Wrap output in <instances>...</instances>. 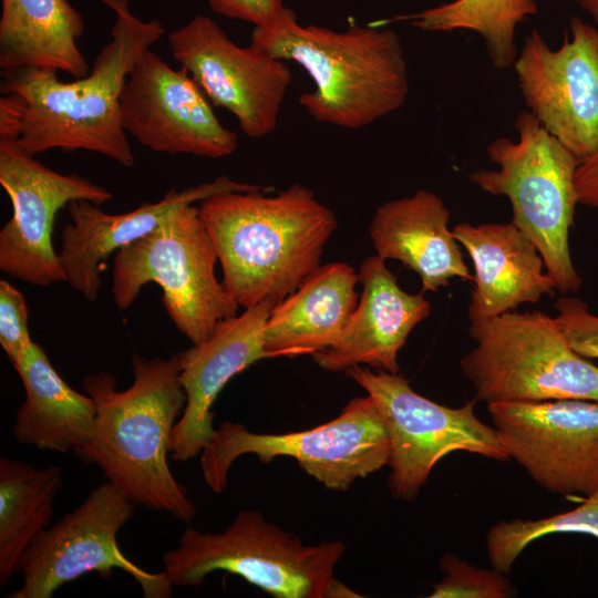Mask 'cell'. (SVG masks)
I'll return each instance as SVG.
<instances>
[{"mask_svg": "<svg viewBox=\"0 0 598 598\" xmlns=\"http://www.w3.org/2000/svg\"><path fill=\"white\" fill-rule=\"evenodd\" d=\"M217 260L198 207L184 205L115 252V305L120 311L126 310L143 286L154 282L161 287L164 308L178 331L192 344L202 343L240 307L217 280Z\"/></svg>", "mask_w": 598, "mask_h": 598, "instance_id": "8", "label": "cell"}, {"mask_svg": "<svg viewBox=\"0 0 598 598\" xmlns=\"http://www.w3.org/2000/svg\"><path fill=\"white\" fill-rule=\"evenodd\" d=\"M262 186L219 176L183 190L175 187L155 203H144L124 214H107L85 199L72 200L66 210L70 221L62 229L58 252L66 282L89 301L101 288V264L113 252L156 228L174 210L226 190H252Z\"/></svg>", "mask_w": 598, "mask_h": 598, "instance_id": "18", "label": "cell"}, {"mask_svg": "<svg viewBox=\"0 0 598 598\" xmlns=\"http://www.w3.org/2000/svg\"><path fill=\"white\" fill-rule=\"evenodd\" d=\"M362 292L341 337L330 348L312 354L330 372L354 365L399 373L398 354L411 331L431 312L423 292L409 293L378 255L367 257L358 270Z\"/></svg>", "mask_w": 598, "mask_h": 598, "instance_id": "19", "label": "cell"}, {"mask_svg": "<svg viewBox=\"0 0 598 598\" xmlns=\"http://www.w3.org/2000/svg\"><path fill=\"white\" fill-rule=\"evenodd\" d=\"M13 368L25 393L12 424L14 439L22 445L59 453L86 446L95 432L94 400L72 389L33 341Z\"/></svg>", "mask_w": 598, "mask_h": 598, "instance_id": "23", "label": "cell"}, {"mask_svg": "<svg viewBox=\"0 0 598 598\" xmlns=\"http://www.w3.org/2000/svg\"><path fill=\"white\" fill-rule=\"evenodd\" d=\"M581 9H584L587 14L595 22V25L598 28V0H575Z\"/></svg>", "mask_w": 598, "mask_h": 598, "instance_id": "33", "label": "cell"}, {"mask_svg": "<svg viewBox=\"0 0 598 598\" xmlns=\"http://www.w3.org/2000/svg\"><path fill=\"white\" fill-rule=\"evenodd\" d=\"M115 13L111 41L96 55L90 73L62 82L55 71L2 70L0 135L34 156L49 150L89 151L131 167L134 155L121 120L120 94L128 72L165 27L144 21L128 0H99Z\"/></svg>", "mask_w": 598, "mask_h": 598, "instance_id": "1", "label": "cell"}, {"mask_svg": "<svg viewBox=\"0 0 598 598\" xmlns=\"http://www.w3.org/2000/svg\"><path fill=\"white\" fill-rule=\"evenodd\" d=\"M560 533L598 538V488L576 508L539 519L502 520L486 534V551L493 568L509 574L522 551L533 542Z\"/></svg>", "mask_w": 598, "mask_h": 598, "instance_id": "27", "label": "cell"}, {"mask_svg": "<svg viewBox=\"0 0 598 598\" xmlns=\"http://www.w3.org/2000/svg\"><path fill=\"white\" fill-rule=\"evenodd\" d=\"M569 25L557 50L533 30L513 68L528 111L581 162L598 150V28Z\"/></svg>", "mask_w": 598, "mask_h": 598, "instance_id": "13", "label": "cell"}, {"mask_svg": "<svg viewBox=\"0 0 598 598\" xmlns=\"http://www.w3.org/2000/svg\"><path fill=\"white\" fill-rule=\"evenodd\" d=\"M341 540L305 545L256 509L240 511L220 533L187 526L162 557L173 587H198L214 571L241 577L276 598H359L336 578Z\"/></svg>", "mask_w": 598, "mask_h": 598, "instance_id": "5", "label": "cell"}, {"mask_svg": "<svg viewBox=\"0 0 598 598\" xmlns=\"http://www.w3.org/2000/svg\"><path fill=\"white\" fill-rule=\"evenodd\" d=\"M250 43L306 70L315 90L301 94L299 103L318 122L362 128L398 111L408 99V65L400 38L390 28L305 27L287 8L276 22L254 27Z\"/></svg>", "mask_w": 598, "mask_h": 598, "instance_id": "4", "label": "cell"}, {"mask_svg": "<svg viewBox=\"0 0 598 598\" xmlns=\"http://www.w3.org/2000/svg\"><path fill=\"white\" fill-rule=\"evenodd\" d=\"M135 503L107 480L58 523L44 529L22 556L21 586L7 598H51L63 585L86 574L127 573L146 598H167L173 586L165 573L147 571L117 545V533L132 518Z\"/></svg>", "mask_w": 598, "mask_h": 598, "instance_id": "11", "label": "cell"}, {"mask_svg": "<svg viewBox=\"0 0 598 598\" xmlns=\"http://www.w3.org/2000/svg\"><path fill=\"white\" fill-rule=\"evenodd\" d=\"M275 306L262 301L245 308L241 315L220 321L207 340L178 352L186 404L172 433L174 461L194 458L212 440L216 430L212 408L225 385L255 362L272 358L262 332Z\"/></svg>", "mask_w": 598, "mask_h": 598, "instance_id": "17", "label": "cell"}, {"mask_svg": "<svg viewBox=\"0 0 598 598\" xmlns=\"http://www.w3.org/2000/svg\"><path fill=\"white\" fill-rule=\"evenodd\" d=\"M32 342L28 328V307L23 295L7 280H0V344L11 364Z\"/></svg>", "mask_w": 598, "mask_h": 598, "instance_id": "30", "label": "cell"}, {"mask_svg": "<svg viewBox=\"0 0 598 598\" xmlns=\"http://www.w3.org/2000/svg\"><path fill=\"white\" fill-rule=\"evenodd\" d=\"M226 190L200 202V217L223 270L221 283L244 309L278 303L321 265L334 213L301 184Z\"/></svg>", "mask_w": 598, "mask_h": 598, "instance_id": "2", "label": "cell"}, {"mask_svg": "<svg viewBox=\"0 0 598 598\" xmlns=\"http://www.w3.org/2000/svg\"><path fill=\"white\" fill-rule=\"evenodd\" d=\"M575 189L578 204L598 212V150L579 162L575 172Z\"/></svg>", "mask_w": 598, "mask_h": 598, "instance_id": "32", "label": "cell"}, {"mask_svg": "<svg viewBox=\"0 0 598 598\" xmlns=\"http://www.w3.org/2000/svg\"><path fill=\"white\" fill-rule=\"evenodd\" d=\"M213 11L255 27L276 22L287 10L283 0H207Z\"/></svg>", "mask_w": 598, "mask_h": 598, "instance_id": "31", "label": "cell"}, {"mask_svg": "<svg viewBox=\"0 0 598 598\" xmlns=\"http://www.w3.org/2000/svg\"><path fill=\"white\" fill-rule=\"evenodd\" d=\"M173 58L212 105L224 107L244 134L261 138L277 126L292 74L282 60L249 44H236L209 17L196 14L168 33Z\"/></svg>", "mask_w": 598, "mask_h": 598, "instance_id": "12", "label": "cell"}, {"mask_svg": "<svg viewBox=\"0 0 598 598\" xmlns=\"http://www.w3.org/2000/svg\"><path fill=\"white\" fill-rule=\"evenodd\" d=\"M537 11L535 0H453L406 18L423 31L470 30L478 33L492 65L503 70L513 66L518 55L517 25Z\"/></svg>", "mask_w": 598, "mask_h": 598, "instance_id": "26", "label": "cell"}, {"mask_svg": "<svg viewBox=\"0 0 598 598\" xmlns=\"http://www.w3.org/2000/svg\"><path fill=\"white\" fill-rule=\"evenodd\" d=\"M133 383L117 391L109 371L86 375L85 392L96 404L92 441L74 454L96 464L135 505L188 523L196 507L168 465L175 424L186 404L178 352L169 359L132 354Z\"/></svg>", "mask_w": 598, "mask_h": 598, "instance_id": "3", "label": "cell"}, {"mask_svg": "<svg viewBox=\"0 0 598 598\" xmlns=\"http://www.w3.org/2000/svg\"><path fill=\"white\" fill-rule=\"evenodd\" d=\"M474 267V289L467 308L470 322L537 303L553 296L554 282L532 239L511 223H460L452 229Z\"/></svg>", "mask_w": 598, "mask_h": 598, "instance_id": "20", "label": "cell"}, {"mask_svg": "<svg viewBox=\"0 0 598 598\" xmlns=\"http://www.w3.org/2000/svg\"><path fill=\"white\" fill-rule=\"evenodd\" d=\"M358 271L347 262L320 265L270 311L265 349L271 357H297L332 347L358 306Z\"/></svg>", "mask_w": 598, "mask_h": 598, "instance_id": "22", "label": "cell"}, {"mask_svg": "<svg viewBox=\"0 0 598 598\" xmlns=\"http://www.w3.org/2000/svg\"><path fill=\"white\" fill-rule=\"evenodd\" d=\"M83 32V17L68 0H1L0 68L84 78L91 68L78 45Z\"/></svg>", "mask_w": 598, "mask_h": 598, "instance_id": "24", "label": "cell"}, {"mask_svg": "<svg viewBox=\"0 0 598 598\" xmlns=\"http://www.w3.org/2000/svg\"><path fill=\"white\" fill-rule=\"evenodd\" d=\"M344 372L372 398L386 429L389 488L394 498L415 499L436 463L453 452L499 462L509 458L497 430L476 416L475 398L451 408L415 392L400 373L365 365Z\"/></svg>", "mask_w": 598, "mask_h": 598, "instance_id": "10", "label": "cell"}, {"mask_svg": "<svg viewBox=\"0 0 598 598\" xmlns=\"http://www.w3.org/2000/svg\"><path fill=\"white\" fill-rule=\"evenodd\" d=\"M508 456L543 488L590 495L598 488V402L548 400L488 404Z\"/></svg>", "mask_w": 598, "mask_h": 598, "instance_id": "15", "label": "cell"}, {"mask_svg": "<svg viewBox=\"0 0 598 598\" xmlns=\"http://www.w3.org/2000/svg\"><path fill=\"white\" fill-rule=\"evenodd\" d=\"M246 454L256 455L261 463L289 456L324 487L346 491L389 464L390 441L368 394L350 400L331 421L300 432L256 433L227 421L200 452V470L208 488L224 492L231 464Z\"/></svg>", "mask_w": 598, "mask_h": 598, "instance_id": "9", "label": "cell"}, {"mask_svg": "<svg viewBox=\"0 0 598 598\" xmlns=\"http://www.w3.org/2000/svg\"><path fill=\"white\" fill-rule=\"evenodd\" d=\"M63 482L58 465L0 458V586L19 574L22 556L49 527Z\"/></svg>", "mask_w": 598, "mask_h": 598, "instance_id": "25", "label": "cell"}, {"mask_svg": "<svg viewBox=\"0 0 598 598\" xmlns=\"http://www.w3.org/2000/svg\"><path fill=\"white\" fill-rule=\"evenodd\" d=\"M470 323L476 346L460 360V369L477 401L598 402V365L570 347L555 318L539 310L508 311Z\"/></svg>", "mask_w": 598, "mask_h": 598, "instance_id": "7", "label": "cell"}, {"mask_svg": "<svg viewBox=\"0 0 598 598\" xmlns=\"http://www.w3.org/2000/svg\"><path fill=\"white\" fill-rule=\"evenodd\" d=\"M554 317L570 347L586 359H598V316L577 297H560Z\"/></svg>", "mask_w": 598, "mask_h": 598, "instance_id": "29", "label": "cell"}, {"mask_svg": "<svg viewBox=\"0 0 598 598\" xmlns=\"http://www.w3.org/2000/svg\"><path fill=\"white\" fill-rule=\"evenodd\" d=\"M450 216L443 199L425 189L381 204L369 225L375 255L417 274L422 292H436L454 278L473 281Z\"/></svg>", "mask_w": 598, "mask_h": 598, "instance_id": "21", "label": "cell"}, {"mask_svg": "<svg viewBox=\"0 0 598 598\" xmlns=\"http://www.w3.org/2000/svg\"><path fill=\"white\" fill-rule=\"evenodd\" d=\"M515 128L517 141L497 137L486 146L497 169L475 171L468 179L486 194L508 198L512 223L537 247L555 289L576 292L582 279L571 260L569 231L579 161L529 111L518 114Z\"/></svg>", "mask_w": 598, "mask_h": 598, "instance_id": "6", "label": "cell"}, {"mask_svg": "<svg viewBox=\"0 0 598 598\" xmlns=\"http://www.w3.org/2000/svg\"><path fill=\"white\" fill-rule=\"evenodd\" d=\"M0 185L12 205V216L0 230V269L34 286L66 281L52 244L56 213L76 199L100 206L112 199V193L79 174L44 166L3 135Z\"/></svg>", "mask_w": 598, "mask_h": 598, "instance_id": "14", "label": "cell"}, {"mask_svg": "<svg viewBox=\"0 0 598 598\" xmlns=\"http://www.w3.org/2000/svg\"><path fill=\"white\" fill-rule=\"evenodd\" d=\"M440 570L444 577L433 586L430 598H507L517 594L506 574L475 567L451 553L441 558Z\"/></svg>", "mask_w": 598, "mask_h": 598, "instance_id": "28", "label": "cell"}, {"mask_svg": "<svg viewBox=\"0 0 598 598\" xmlns=\"http://www.w3.org/2000/svg\"><path fill=\"white\" fill-rule=\"evenodd\" d=\"M120 107L127 135L151 151L223 158L237 148V134L220 123L189 73L150 49L128 72Z\"/></svg>", "mask_w": 598, "mask_h": 598, "instance_id": "16", "label": "cell"}]
</instances>
